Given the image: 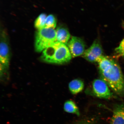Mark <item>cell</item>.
<instances>
[{"mask_svg": "<svg viewBox=\"0 0 124 124\" xmlns=\"http://www.w3.org/2000/svg\"><path fill=\"white\" fill-rule=\"evenodd\" d=\"M102 79L116 94L124 95V77L119 65L114 60L103 55L97 62Z\"/></svg>", "mask_w": 124, "mask_h": 124, "instance_id": "6da1fadb", "label": "cell"}, {"mask_svg": "<svg viewBox=\"0 0 124 124\" xmlns=\"http://www.w3.org/2000/svg\"><path fill=\"white\" fill-rule=\"evenodd\" d=\"M72 58L66 45L56 41L43 51L41 59L46 63L62 64L70 61Z\"/></svg>", "mask_w": 124, "mask_h": 124, "instance_id": "7a4b0ae2", "label": "cell"}, {"mask_svg": "<svg viewBox=\"0 0 124 124\" xmlns=\"http://www.w3.org/2000/svg\"><path fill=\"white\" fill-rule=\"evenodd\" d=\"M56 41V32L54 29L43 28L38 30L35 35V50L42 52Z\"/></svg>", "mask_w": 124, "mask_h": 124, "instance_id": "3957f363", "label": "cell"}, {"mask_svg": "<svg viewBox=\"0 0 124 124\" xmlns=\"http://www.w3.org/2000/svg\"><path fill=\"white\" fill-rule=\"evenodd\" d=\"M1 76L7 72L8 69L10 58V52L7 32L4 30H1L0 33Z\"/></svg>", "mask_w": 124, "mask_h": 124, "instance_id": "277c9868", "label": "cell"}, {"mask_svg": "<svg viewBox=\"0 0 124 124\" xmlns=\"http://www.w3.org/2000/svg\"><path fill=\"white\" fill-rule=\"evenodd\" d=\"M103 49L100 41L96 40L89 48L85 50L83 54L84 58L91 62H97L103 55Z\"/></svg>", "mask_w": 124, "mask_h": 124, "instance_id": "5b68a950", "label": "cell"}, {"mask_svg": "<svg viewBox=\"0 0 124 124\" xmlns=\"http://www.w3.org/2000/svg\"><path fill=\"white\" fill-rule=\"evenodd\" d=\"M93 89L94 95L100 98L109 99L112 96L108 85L104 80L95 79L93 82Z\"/></svg>", "mask_w": 124, "mask_h": 124, "instance_id": "8992f818", "label": "cell"}, {"mask_svg": "<svg viewBox=\"0 0 124 124\" xmlns=\"http://www.w3.org/2000/svg\"><path fill=\"white\" fill-rule=\"evenodd\" d=\"M67 44L68 47L73 58L83 55L85 51L84 42L78 37H72Z\"/></svg>", "mask_w": 124, "mask_h": 124, "instance_id": "52a82bcc", "label": "cell"}, {"mask_svg": "<svg viewBox=\"0 0 124 124\" xmlns=\"http://www.w3.org/2000/svg\"><path fill=\"white\" fill-rule=\"evenodd\" d=\"M110 124H124V103L115 107Z\"/></svg>", "mask_w": 124, "mask_h": 124, "instance_id": "ba28073f", "label": "cell"}, {"mask_svg": "<svg viewBox=\"0 0 124 124\" xmlns=\"http://www.w3.org/2000/svg\"><path fill=\"white\" fill-rule=\"evenodd\" d=\"M56 32L57 41L66 45L67 44L70 38L69 31L66 28L59 27L57 28Z\"/></svg>", "mask_w": 124, "mask_h": 124, "instance_id": "9c48e42d", "label": "cell"}, {"mask_svg": "<svg viewBox=\"0 0 124 124\" xmlns=\"http://www.w3.org/2000/svg\"><path fill=\"white\" fill-rule=\"evenodd\" d=\"M84 84L81 80L75 79L70 82L69 88L72 94H76L81 92L84 88Z\"/></svg>", "mask_w": 124, "mask_h": 124, "instance_id": "30bf717a", "label": "cell"}, {"mask_svg": "<svg viewBox=\"0 0 124 124\" xmlns=\"http://www.w3.org/2000/svg\"><path fill=\"white\" fill-rule=\"evenodd\" d=\"M64 109L66 112L80 115L78 108L75 103L71 100H68L65 102L64 105Z\"/></svg>", "mask_w": 124, "mask_h": 124, "instance_id": "8fae6325", "label": "cell"}, {"mask_svg": "<svg viewBox=\"0 0 124 124\" xmlns=\"http://www.w3.org/2000/svg\"><path fill=\"white\" fill-rule=\"evenodd\" d=\"M46 17L45 14H41L39 16L35 22V27L38 30L45 28Z\"/></svg>", "mask_w": 124, "mask_h": 124, "instance_id": "7c38bea8", "label": "cell"}, {"mask_svg": "<svg viewBox=\"0 0 124 124\" xmlns=\"http://www.w3.org/2000/svg\"><path fill=\"white\" fill-rule=\"evenodd\" d=\"M56 24L57 21L55 16L52 15H49L46 18L45 28L54 29Z\"/></svg>", "mask_w": 124, "mask_h": 124, "instance_id": "4fadbf2b", "label": "cell"}, {"mask_svg": "<svg viewBox=\"0 0 124 124\" xmlns=\"http://www.w3.org/2000/svg\"><path fill=\"white\" fill-rule=\"evenodd\" d=\"M116 55L118 57L124 58V38L121 42L120 45L115 49Z\"/></svg>", "mask_w": 124, "mask_h": 124, "instance_id": "5bb4252c", "label": "cell"}, {"mask_svg": "<svg viewBox=\"0 0 124 124\" xmlns=\"http://www.w3.org/2000/svg\"><path fill=\"white\" fill-rule=\"evenodd\" d=\"M79 124H93L91 122L87 121H84V122H82L80 123Z\"/></svg>", "mask_w": 124, "mask_h": 124, "instance_id": "9a60e30c", "label": "cell"}]
</instances>
